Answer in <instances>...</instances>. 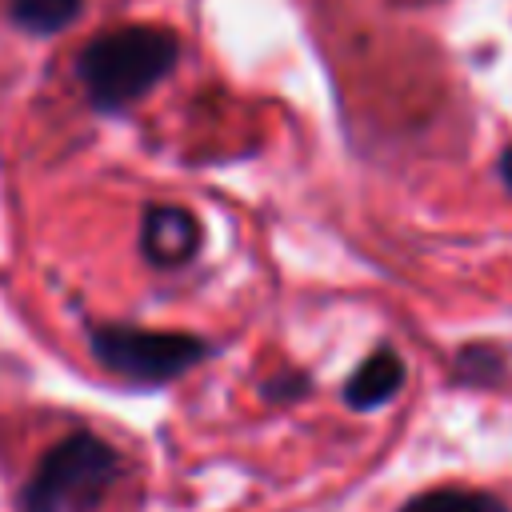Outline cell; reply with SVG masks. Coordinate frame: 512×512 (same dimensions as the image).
I'll return each instance as SVG.
<instances>
[{
	"mask_svg": "<svg viewBox=\"0 0 512 512\" xmlns=\"http://www.w3.org/2000/svg\"><path fill=\"white\" fill-rule=\"evenodd\" d=\"M180 64V36L160 24H124L92 36L76 56V80L96 112L144 100Z\"/></svg>",
	"mask_w": 512,
	"mask_h": 512,
	"instance_id": "obj_1",
	"label": "cell"
},
{
	"mask_svg": "<svg viewBox=\"0 0 512 512\" xmlns=\"http://www.w3.org/2000/svg\"><path fill=\"white\" fill-rule=\"evenodd\" d=\"M120 452L96 432H72L56 440L20 492L24 512H92L120 480Z\"/></svg>",
	"mask_w": 512,
	"mask_h": 512,
	"instance_id": "obj_2",
	"label": "cell"
},
{
	"mask_svg": "<svg viewBox=\"0 0 512 512\" xmlns=\"http://www.w3.org/2000/svg\"><path fill=\"white\" fill-rule=\"evenodd\" d=\"M92 356L132 384H168L212 356V344L192 332H160L136 324H96L88 332Z\"/></svg>",
	"mask_w": 512,
	"mask_h": 512,
	"instance_id": "obj_3",
	"label": "cell"
},
{
	"mask_svg": "<svg viewBox=\"0 0 512 512\" xmlns=\"http://www.w3.org/2000/svg\"><path fill=\"white\" fill-rule=\"evenodd\" d=\"M140 252L152 268H184L200 252V220L180 204H148L140 220Z\"/></svg>",
	"mask_w": 512,
	"mask_h": 512,
	"instance_id": "obj_4",
	"label": "cell"
},
{
	"mask_svg": "<svg viewBox=\"0 0 512 512\" xmlns=\"http://www.w3.org/2000/svg\"><path fill=\"white\" fill-rule=\"evenodd\" d=\"M404 376H408L404 372V356L392 344H380L344 380V404L352 412H376V408H384L404 388Z\"/></svg>",
	"mask_w": 512,
	"mask_h": 512,
	"instance_id": "obj_5",
	"label": "cell"
},
{
	"mask_svg": "<svg viewBox=\"0 0 512 512\" xmlns=\"http://www.w3.org/2000/svg\"><path fill=\"white\" fill-rule=\"evenodd\" d=\"M400 512H508V508L492 492L464 488V484H444V488H428V492L408 496L400 504Z\"/></svg>",
	"mask_w": 512,
	"mask_h": 512,
	"instance_id": "obj_6",
	"label": "cell"
},
{
	"mask_svg": "<svg viewBox=\"0 0 512 512\" xmlns=\"http://www.w3.org/2000/svg\"><path fill=\"white\" fill-rule=\"evenodd\" d=\"M84 0H8V16L28 36H56L80 16Z\"/></svg>",
	"mask_w": 512,
	"mask_h": 512,
	"instance_id": "obj_7",
	"label": "cell"
},
{
	"mask_svg": "<svg viewBox=\"0 0 512 512\" xmlns=\"http://www.w3.org/2000/svg\"><path fill=\"white\" fill-rule=\"evenodd\" d=\"M452 376L460 384H492L504 376V356L488 344H468L456 352V364H452Z\"/></svg>",
	"mask_w": 512,
	"mask_h": 512,
	"instance_id": "obj_8",
	"label": "cell"
},
{
	"mask_svg": "<svg viewBox=\"0 0 512 512\" xmlns=\"http://www.w3.org/2000/svg\"><path fill=\"white\" fill-rule=\"evenodd\" d=\"M308 388H312V380L300 368H280L276 376L260 380V396L272 400V404H296V400L308 396Z\"/></svg>",
	"mask_w": 512,
	"mask_h": 512,
	"instance_id": "obj_9",
	"label": "cell"
},
{
	"mask_svg": "<svg viewBox=\"0 0 512 512\" xmlns=\"http://www.w3.org/2000/svg\"><path fill=\"white\" fill-rule=\"evenodd\" d=\"M496 168H500V180H504V188L512 192V144L500 152V164H496Z\"/></svg>",
	"mask_w": 512,
	"mask_h": 512,
	"instance_id": "obj_10",
	"label": "cell"
}]
</instances>
